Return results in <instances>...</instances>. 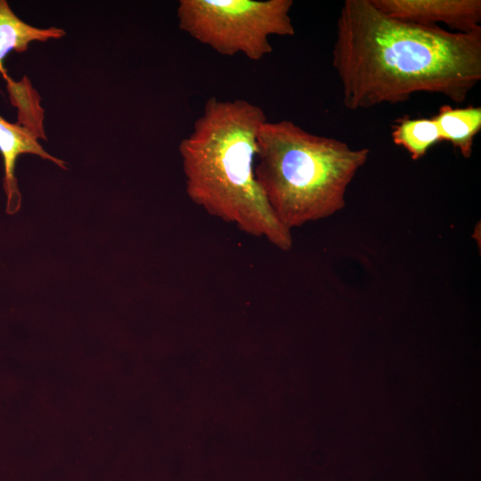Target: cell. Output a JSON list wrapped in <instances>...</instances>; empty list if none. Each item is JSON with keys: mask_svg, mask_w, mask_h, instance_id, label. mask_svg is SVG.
Segmentation results:
<instances>
[{"mask_svg": "<svg viewBox=\"0 0 481 481\" xmlns=\"http://www.w3.org/2000/svg\"><path fill=\"white\" fill-rule=\"evenodd\" d=\"M332 66L352 110L401 103L420 92L461 103L481 80V29L450 32L388 17L371 0H346Z\"/></svg>", "mask_w": 481, "mask_h": 481, "instance_id": "cell-1", "label": "cell"}, {"mask_svg": "<svg viewBox=\"0 0 481 481\" xmlns=\"http://www.w3.org/2000/svg\"><path fill=\"white\" fill-rule=\"evenodd\" d=\"M266 120L247 100L211 96L179 144L186 192L211 216L289 250L291 231L278 221L255 176L257 135Z\"/></svg>", "mask_w": 481, "mask_h": 481, "instance_id": "cell-2", "label": "cell"}, {"mask_svg": "<svg viewBox=\"0 0 481 481\" xmlns=\"http://www.w3.org/2000/svg\"><path fill=\"white\" fill-rule=\"evenodd\" d=\"M369 153L290 120H266L257 135L255 176L278 221L291 231L341 210Z\"/></svg>", "mask_w": 481, "mask_h": 481, "instance_id": "cell-3", "label": "cell"}, {"mask_svg": "<svg viewBox=\"0 0 481 481\" xmlns=\"http://www.w3.org/2000/svg\"><path fill=\"white\" fill-rule=\"evenodd\" d=\"M292 0H180L179 29L216 53L259 61L273 52L271 36H293Z\"/></svg>", "mask_w": 481, "mask_h": 481, "instance_id": "cell-4", "label": "cell"}, {"mask_svg": "<svg viewBox=\"0 0 481 481\" xmlns=\"http://www.w3.org/2000/svg\"><path fill=\"white\" fill-rule=\"evenodd\" d=\"M393 19L426 27L444 23L456 32L481 29L480 0H371Z\"/></svg>", "mask_w": 481, "mask_h": 481, "instance_id": "cell-5", "label": "cell"}, {"mask_svg": "<svg viewBox=\"0 0 481 481\" xmlns=\"http://www.w3.org/2000/svg\"><path fill=\"white\" fill-rule=\"evenodd\" d=\"M37 140L26 127L17 123H10L0 116V153L4 160V189L7 197L6 211L9 214L19 211L21 203V195L14 175L19 156L34 154L67 169L66 163L45 151Z\"/></svg>", "mask_w": 481, "mask_h": 481, "instance_id": "cell-6", "label": "cell"}, {"mask_svg": "<svg viewBox=\"0 0 481 481\" xmlns=\"http://www.w3.org/2000/svg\"><path fill=\"white\" fill-rule=\"evenodd\" d=\"M65 34L64 29L56 27L40 29L26 23L13 12L7 1L0 0V74L3 77L8 75L4 61L10 52L23 53L31 42L59 39Z\"/></svg>", "mask_w": 481, "mask_h": 481, "instance_id": "cell-7", "label": "cell"}, {"mask_svg": "<svg viewBox=\"0 0 481 481\" xmlns=\"http://www.w3.org/2000/svg\"><path fill=\"white\" fill-rule=\"evenodd\" d=\"M433 118L440 140L449 142L463 157L469 158L474 137L481 129V108L474 106L452 108L450 105H443Z\"/></svg>", "mask_w": 481, "mask_h": 481, "instance_id": "cell-8", "label": "cell"}, {"mask_svg": "<svg viewBox=\"0 0 481 481\" xmlns=\"http://www.w3.org/2000/svg\"><path fill=\"white\" fill-rule=\"evenodd\" d=\"M4 78L11 103L18 110L17 124L29 129L37 139L46 140L43 126L44 110L39 103L40 96L28 77L23 76L20 81L13 80L8 75Z\"/></svg>", "mask_w": 481, "mask_h": 481, "instance_id": "cell-9", "label": "cell"}, {"mask_svg": "<svg viewBox=\"0 0 481 481\" xmlns=\"http://www.w3.org/2000/svg\"><path fill=\"white\" fill-rule=\"evenodd\" d=\"M394 143L404 148L414 160L422 158L440 136L433 118H399L392 126Z\"/></svg>", "mask_w": 481, "mask_h": 481, "instance_id": "cell-10", "label": "cell"}]
</instances>
